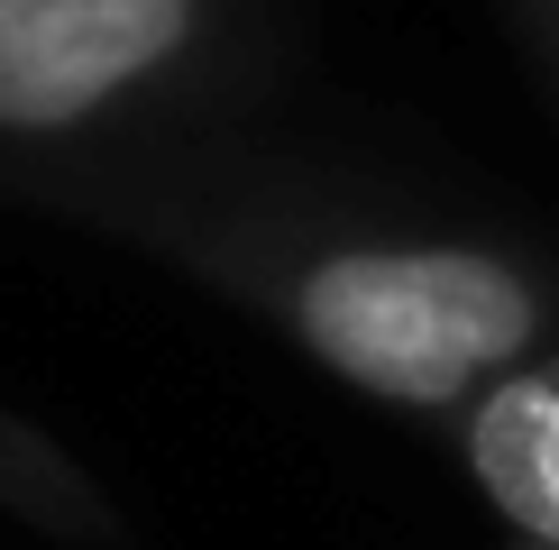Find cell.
<instances>
[{"label":"cell","instance_id":"cell-1","mask_svg":"<svg viewBox=\"0 0 559 550\" xmlns=\"http://www.w3.org/2000/svg\"><path fill=\"white\" fill-rule=\"evenodd\" d=\"M110 229L183 258L202 285L258 303L321 376L394 412H468L496 376L559 339V275L504 239L394 229L294 202H92Z\"/></svg>","mask_w":559,"mask_h":550},{"label":"cell","instance_id":"cell-2","mask_svg":"<svg viewBox=\"0 0 559 550\" xmlns=\"http://www.w3.org/2000/svg\"><path fill=\"white\" fill-rule=\"evenodd\" d=\"M239 0H0V156L102 129L221 74Z\"/></svg>","mask_w":559,"mask_h":550},{"label":"cell","instance_id":"cell-3","mask_svg":"<svg viewBox=\"0 0 559 550\" xmlns=\"http://www.w3.org/2000/svg\"><path fill=\"white\" fill-rule=\"evenodd\" d=\"M459 468L532 550H559V339L459 412Z\"/></svg>","mask_w":559,"mask_h":550},{"label":"cell","instance_id":"cell-4","mask_svg":"<svg viewBox=\"0 0 559 550\" xmlns=\"http://www.w3.org/2000/svg\"><path fill=\"white\" fill-rule=\"evenodd\" d=\"M0 514L37 523V533L74 541V550H110L120 541V514H110V495L92 487L74 458L56 450V431L19 422V412H0Z\"/></svg>","mask_w":559,"mask_h":550},{"label":"cell","instance_id":"cell-5","mask_svg":"<svg viewBox=\"0 0 559 550\" xmlns=\"http://www.w3.org/2000/svg\"><path fill=\"white\" fill-rule=\"evenodd\" d=\"M514 10V28H523V46L542 56V74L559 83V0H504Z\"/></svg>","mask_w":559,"mask_h":550},{"label":"cell","instance_id":"cell-6","mask_svg":"<svg viewBox=\"0 0 559 550\" xmlns=\"http://www.w3.org/2000/svg\"><path fill=\"white\" fill-rule=\"evenodd\" d=\"M523 550H532V541H523Z\"/></svg>","mask_w":559,"mask_h":550}]
</instances>
